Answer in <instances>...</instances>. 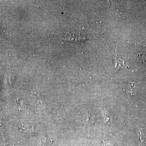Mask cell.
I'll list each match as a JSON object with an SVG mask.
<instances>
[{
    "instance_id": "6da1fadb",
    "label": "cell",
    "mask_w": 146,
    "mask_h": 146,
    "mask_svg": "<svg viewBox=\"0 0 146 146\" xmlns=\"http://www.w3.org/2000/svg\"><path fill=\"white\" fill-rule=\"evenodd\" d=\"M83 122L87 125H92L95 121V117L93 113L89 111L84 112L82 114Z\"/></svg>"
},
{
    "instance_id": "7a4b0ae2",
    "label": "cell",
    "mask_w": 146,
    "mask_h": 146,
    "mask_svg": "<svg viewBox=\"0 0 146 146\" xmlns=\"http://www.w3.org/2000/svg\"><path fill=\"white\" fill-rule=\"evenodd\" d=\"M15 74L13 72H9L7 73L5 77L6 85L9 86H12L15 82Z\"/></svg>"
},
{
    "instance_id": "3957f363",
    "label": "cell",
    "mask_w": 146,
    "mask_h": 146,
    "mask_svg": "<svg viewBox=\"0 0 146 146\" xmlns=\"http://www.w3.org/2000/svg\"><path fill=\"white\" fill-rule=\"evenodd\" d=\"M137 54L140 62L143 64L146 65V49L141 50Z\"/></svg>"
},
{
    "instance_id": "277c9868",
    "label": "cell",
    "mask_w": 146,
    "mask_h": 146,
    "mask_svg": "<svg viewBox=\"0 0 146 146\" xmlns=\"http://www.w3.org/2000/svg\"><path fill=\"white\" fill-rule=\"evenodd\" d=\"M102 115L105 122L108 121L111 119L112 116H111L109 111L107 110H103L102 111Z\"/></svg>"
},
{
    "instance_id": "5b68a950",
    "label": "cell",
    "mask_w": 146,
    "mask_h": 146,
    "mask_svg": "<svg viewBox=\"0 0 146 146\" xmlns=\"http://www.w3.org/2000/svg\"><path fill=\"white\" fill-rule=\"evenodd\" d=\"M32 96L36 100L35 101L37 102L38 103H42L43 100L42 99V97H41L42 96H40L39 94L35 93V92H33Z\"/></svg>"
},
{
    "instance_id": "8992f818",
    "label": "cell",
    "mask_w": 146,
    "mask_h": 146,
    "mask_svg": "<svg viewBox=\"0 0 146 146\" xmlns=\"http://www.w3.org/2000/svg\"><path fill=\"white\" fill-rule=\"evenodd\" d=\"M134 86L133 84L132 83H129L127 84V86H126V91L128 94H133L134 93Z\"/></svg>"
},
{
    "instance_id": "52a82bcc",
    "label": "cell",
    "mask_w": 146,
    "mask_h": 146,
    "mask_svg": "<svg viewBox=\"0 0 146 146\" xmlns=\"http://www.w3.org/2000/svg\"><path fill=\"white\" fill-rule=\"evenodd\" d=\"M104 146H111L110 144L108 142H106L104 143Z\"/></svg>"
}]
</instances>
